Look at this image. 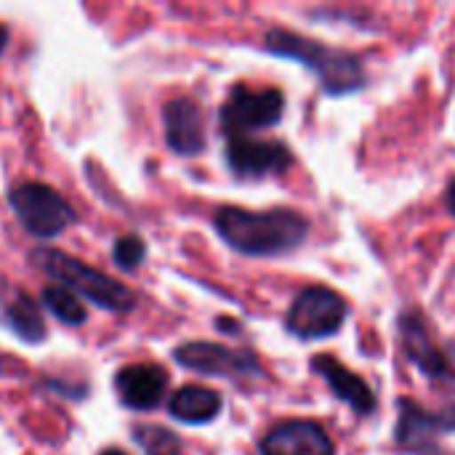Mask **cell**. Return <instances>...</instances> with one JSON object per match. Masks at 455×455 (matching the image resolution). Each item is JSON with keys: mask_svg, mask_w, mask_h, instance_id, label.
Wrapping results in <instances>:
<instances>
[{"mask_svg": "<svg viewBox=\"0 0 455 455\" xmlns=\"http://www.w3.org/2000/svg\"><path fill=\"white\" fill-rule=\"evenodd\" d=\"M213 224L232 251L253 259L285 256L309 237V221L293 208L245 211L237 205H224L216 211Z\"/></svg>", "mask_w": 455, "mask_h": 455, "instance_id": "1", "label": "cell"}, {"mask_svg": "<svg viewBox=\"0 0 455 455\" xmlns=\"http://www.w3.org/2000/svg\"><path fill=\"white\" fill-rule=\"evenodd\" d=\"M264 48L280 59H293L301 67L312 69L331 96H347L360 91L368 83V72L363 67V59L347 48H333L320 40L304 37L299 32L275 27L264 37Z\"/></svg>", "mask_w": 455, "mask_h": 455, "instance_id": "2", "label": "cell"}, {"mask_svg": "<svg viewBox=\"0 0 455 455\" xmlns=\"http://www.w3.org/2000/svg\"><path fill=\"white\" fill-rule=\"evenodd\" d=\"M32 261L45 269L51 277H56L64 288L85 296L88 301H93L96 307L107 309V312H131L136 307V296L131 288L120 285L117 280L107 277L104 272L61 253V251H35Z\"/></svg>", "mask_w": 455, "mask_h": 455, "instance_id": "3", "label": "cell"}, {"mask_svg": "<svg viewBox=\"0 0 455 455\" xmlns=\"http://www.w3.org/2000/svg\"><path fill=\"white\" fill-rule=\"evenodd\" d=\"M285 96L280 88H251L237 83L219 109V125L227 139H243L283 120Z\"/></svg>", "mask_w": 455, "mask_h": 455, "instance_id": "4", "label": "cell"}, {"mask_svg": "<svg viewBox=\"0 0 455 455\" xmlns=\"http://www.w3.org/2000/svg\"><path fill=\"white\" fill-rule=\"evenodd\" d=\"M347 315L349 304L341 293L325 285H309L293 299L285 315V328L301 341H317L336 336L347 323Z\"/></svg>", "mask_w": 455, "mask_h": 455, "instance_id": "5", "label": "cell"}, {"mask_svg": "<svg viewBox=\"0 0 455 455\" xmlns=\"http://www.w3.org/2000/svg\"><path fill=\"white\" fill-rule=\"evenodd\" d=\"M8 200H11L13 213L24 224V229L35 237H56L67 227L75 224V211L48 184H40V181L19 184Z\"/></svg>", "mask_w": 455, "mask_h": 455, "instance_id": "6", "label": "cell"}, {"mask_svg": "<svg viewBox=\"0 0 455 455\" xmlns=\"http://www.w3.org/2000/svg\"><path fill=\"white\" fill-rule=\"evenodd\" d=\"M173 360L181 368L197 371L203 376H221L232 381H248L264 376V368L251 349H232L211 341H189L173 352Z\"/></svg>", "mask_w": 455, "mask_h": 455, "instance_id": "7", "label": "cell"}, {"mask_svg": "<svg viewBox=\"0 0 455 455\" xmlns=\"http://www.w3.org/2000/svg\"><path fill=\"white\" fill-rule=\"evenodd\" d=\"M397 429L395 443L403 453L435 455L440 451V437L455 432V405L440 413L424 411L416 400H397Z\"/></svg>", "mask_w": 455, "mask_h": 455, "instance_id": "8", "label": "cell"}, {"mask_svg": "<svg viewBox=\"0 0 455 455\" xmlns=\"http://www.w3.org/2000/svg\"><path fill=\"white\" fill-rule=\"evenodd\" d=\"M400 341L408 355V360L429 379V381H445L455 384L453 360L443 352V347L435 341L424 315L419 309H405L397 320Z\"/></svg>", "mask_w": 455, "mask_h": 455, "instance_id": "9", "label": "cell"}, {"mask_svg": "<svg viewBox=\"0 0 455 455\" xmlns=\"http://www.w3.org/2000/svg\"><path fill=\"white\" fill-rule=\"evenodd\" d=\"M227 165L237 179L280 176L293 165V152L277 139H227Z\"/></svg>", "mask_w": 455, "mask_h": 455, "instance_id": "10", "label": "cell"}, {"mask_svg": "<svg viewBox=\"0 0 455 455\" xmlns=\"http://www.w3.org/2000/svg\"><path fill=\"white\" fill-rule=\"evenodd\" d=\"M261 455H336L331 435L307 419H291L275 424L259 443Z\"/></svg>", "mask_w": 455, "mask_h": 455, "instance_id": "11", "label": "cell"}, {"mask_svg": "<svg viewBox=\"0 0 455 455\" xmlns=\"http://www.w3.org/2000/svg\"><path fill=\"white\" fill-rule=\"evenodd\" d=\"M165 141L176 155H200L205 149V120L195 99L179 96L163 107Z\"/></svg>", "mask_w": 455, "mask_h": 455, "instance_id": "12", "label": "cell"}, {"mask_svg": "<svg viewBox=\"0 0 455 455\" xmlns=\"http://www.w3.org/2000/svg\"><path fill=\"white\" fill-rule=\"evenodd\" d=\"M312 373H317L328 389L347 405L352 408L357 416H373L376 413V395L373 389L365 384V379H360L355 371L344 368L333 355H315L309 363Z\"/></svg>", "mask_w": 455, "mask_h": 455, "instance_id": "13", "label": "cell"}, {"mask_svg": "<svg viewBox=\"0 0 455 455\" xmlns=\"http://www.w3.org/2000/svg\"><path fill=\"white\" fill-rule=\"evenodd\" d=\"M168 376L157 365H128L115 376L117 397L131 411H152L165 397Z\"/></svg>", "mask_w": 455, "mask_h": 455, "instance_id": "14", "label": "cell"}, {"mask_svg": "<svg viewBox=\"0 0 455 455\" xmlns=\"http://www.w3.org/2000/svg\"><path fill=\"white\" fill-rule=\"evenodd\" d=\"M0 323H5L27 344H37L45 339V323L35 299L21 288L8 285L3 277H0Z\"/></svg>", "mask_w": 455, "mask_h": 455, "instance_id": "15", "label": "cell"}, {"mask_svg": "<svg viewBox=\"0 0 455 455\" xmlns=\"http://www.w3.org/2000/svg\"><path fill=\"white\" fill-rule=\"evenodd\" d=\"M168 411L181 424H211L221 413V395L208 387H184L171 397Z\"/></svg>", "mask_w": 455, "mask_h": 455, "instance_id": "16", "label": "cell"}, {"mask_svg": "<svg viewBox=\"0 0 455 455\" xmlns=\"http://www.w3.org/2000/svg\"><path fill=\"white\" fill-rule=\"evenodd\" d=\"M43 304H45V309L56 320H61L67 325H83L85 323V307H83V301L69 288H64V285H48L43 291Z\"/></svg>", "mask_w": 455, "mask_h": 455, "instance_id": "17", "label": "cell"}, {"mask_svg": "<svg viewBox=\"0 0 455 455\" xmlns=\"http://www.w3.org/2000/svg\"><path fill=\"white\" fill-rule=\"evenodd\" d=\"M133 440L147 455H181V440L171 429L157 427V424L136 427Z\"/></svg>", "mask_w": 455, "mask_h": 455, "instance_id": "18", "label": "cell"}, {"mask_svg": "<svg viewBox=\"0 0 455 455\" xmlns=\"http://www.w3.org/2000/svg\"><path fill=\"white\" fill-rule=\"evenodd\" d=\"M144 253H147V248H144V243L139 240V237H133V235H128V237H120L117 243H115V264L120 267V269H125V272H131V269H136L141 261H144Z\"/></svg>", "mask_w": 455, "mask_h": 455, "instance_id": "19", "label": "cell"}, {"mask_svg": "<svg viewBox=\"0 0 455 455\" xmlns=\"http://www.w3.org/2000/svg\"><path fill=\"white\" fill-rule=\"evenodd\" d=\"M445 205H448V211L455 216V179H451V184L445 189Z\"/></svg>", "mask_w": 455, "mask_h": 455, "instance_id": "20", "label": "cell"}, {"mask_svg": "<svg viewBox=\"0 0 455 455\" xmlns=\"http://www.w3.org/2000/svg\"><path fill=\"white\" fill-rule=\"evenodd\" d=\"M5 43H8V27H5V24H0V53H3Z\"/></svg>", "mask_w": 455, "mask_h": 455, "instance_id": "21", "label": "cell"}, {"mask_svg": "<svg viewBox=\"0 0 455 455\" xmlns=\"http://www.w3.org/2000/svg\"><path fill=\"white\" fill-rule=\"evenodd\" d=\"M101 455H125V453H120V451H104Z\"/></svg>", "mask_w": 455, "mask_h": 455, "instance_id": "22", "label": "cell"}]
</instances>
